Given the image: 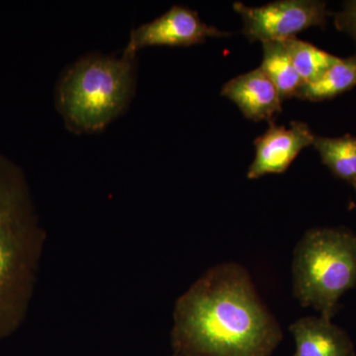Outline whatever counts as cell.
<instances>
[{
    "label": "cell",
    "instance_id": "cell-1",
    "mask_svg": "<svg viewBox=\"0 0 356 356\" xmlns=\"http://www.w3.org/2000/svg\"><path fill=\"white\" fill-rule=\"evenodd\" d=\"M178 323L184 343L201 356H270L282 339L250 274L236 264L208 273L181 304Z\"/></svg>",
    "mask_w": 356,
    "mask_h": 356
},
{
    "label": "cell",
    "instance_id": "cell-2",
    "mask_svg": "<svg viewBox=\"0 0 356 356\" xmlns=\"http://www.w3.org/2000/svg\"><path fill=\"white\" fill-rule=\"evenodd\" d=\"M136 83L137 55L89 53L63 72L56 106L72 132H98L127 109Z\"/></svg>",
    "mask_w": 356,
    "mask_h": 356
},
{
    "label": "cell",
    "instance_id": "cell-3",
    "mask_svg": "<svg viewBox=\"0 0 356 356\" xmlns=\"http://www.w3.org/2000/svg\"><path fill=\"white\" fill-rule=\"evenodd\" d=\"M293 293L303 307L332 320L344 293L356 287V236L343 229H312L295 248Z\"/></svg>",
    "mask_w": 356,
    "mask_h": 356
},
{
    "label": "cell",
    "instance_id": "cell-4",
    "mask_svg": "<svg viewBox=\"0 0 356 356\" xmlns=\"http://www.w3.org/2000/svg\"><path fill=\"white\" fill-rule=\"evenodd\" d=\"M25 218L17 170L0 156V323L13 307L24 270Z\"/></svg>",
    "mask_w": 356,
    "mask_h": 356
},
{
    "label": "cell",
    "instance_id": "cell-5",
    "mask_svg": "<svg viewBox=\"0 0 356 356\" xmlns=\"http://www.w3.org/2000/svg\"><path fill=\"white\" fill-rule=\"evenodd\" d=\"M243 22V32L252 42L284 41L312 27H325L330 16L325 1L281 0L262 6L234 3Z\"/></svg>",
    "mask_w": 356,
    "mask_h": 356
},
{
    "label": "cell",
    "instance_id": "cell-6",
    "mask_svg": "<svg viewBox=\"0 0 356 356\" xmlns=\"http://www.w3.org/2000/svg\"><path fill=\"white\" fill-rule=\"evenodd\" d=\"M214 26L206 24L196 11L181 6H173L170 10L151 22L134 28L130 33L124 53L137 55L147 46H192L206 39L229 36Z\"/></svg>",
    "mask_w": 356,
    "mask_h": 356
},
{
    "label": "cell",
    "instance_id": "cell-7",
    "mask_svg": "<svg viewBox=\"0 0 356 356\" xmlns=\"http://www.w3.org/2000/svg\"><path fill=\"white\" fill-rule=\"evenodd\" d=\"M315 138L304 122L292 121L289 128L269 122L266 132L254 140L255 156L248 168V179L286 172L304 149L313 146Z\"/></svg>",
    "mask_w": 356,
    "mask_h": 356
},
{
    "label": "cell",
    "instance_id": "cell-8",
    "mask_svg": "<svg viewBox=\"0 0 356 356\" xmlns=\"http://www.w3.org/2000/svg\"><path fill=\"white\" fill-rule=\"evenodd\" d=\"M221 95L235 103L243 116L254 122L275 120L282 112V98L261 67L231 79Z\"/></svg>",
    "mask_w": 356,
    "mask_h": 356
},
{
    "label": "cell",
    "instance_id": "cell-9",
    "mask_svg": "<svg viewBox=\"0 0 356 356\" xmlns=\"http://www.w3.org/2000/svg\"><path fill=\"white\" fill-rule=\"evenodd\" d=\"M289 330L296 344L294 356L355 355L348 334L322 316L300 318Z\"/></svg>",
    "mask_w": 356,
    "mask_h": 356
},
{
    "label": "cell",
    "instance_id": "cell-10",
    "mask_svg": "<svg viewBox=\"0 0 356 356\" xmlns=\"http://www.w3.org/2000/svg\"><path fill=\"white\" fill-rule=\"evenodd\" d=\"M261 69L277 88L282 100L297 98L304 83L283 42L262 43Z\"/></svg>",
    "mask_w": 356,
    "mask_h": 356
},
{
    "label": "cell",
    "instance_id": "cell-11",
    "mask_svg": "<svg viewBox=\"0 0 356 356\" xmlns=\"http://www.w3.org/2000/svg\"><path fill=\"white\" fill-rule=\"evenodd\" d=\"M356 86V56L341 58L332 65L322 76L304 84L298 99L318 102L332 99Z\"/></svg>",
    "mask_w": 356,
    "mask_h": 356
},
{
    "label": "cell",
    "instance_id": "cell-12",
    "mask_svg": "<svg viewBox=\"0 0 356 356\" xmlns=\"http://www.w3.org/2000/svg\"><path fill=\"white\" fill-rule=\"evenodd\" d=\"M314 147L334 177L348 182L356 192V137L339 138L316 136Z\"/></svg>",
    "mask_w": 356,
    "mask_h": 356
},
{
    "label": "cell",
    "instance_id": "cell-13",
    "mask_svg": "<svg viewBox=\"0 0 356 356\" xmlns=\"http://www.w3.org/2000/svg\"><path fill=\"white\" fill-rule=\"evenodd\" d=\"M282 42L304 84L317 81L339 60L337 56L297 37Z\"/></svg>",
    "mask_w": 356,
    "mask_h": 356
},
{
    "label": "cell",
    "instance_id": "cell-14",
    "mask_svg": "<svg viewBox=\"0 0 356 356\" xmlns=\"http://www.w3.org/2000/svg\"><path fill=\"white\" fill-rule=\"evenodd\" d=\"M334 22L339 31L348 33L356 43V0L344 4L343 10L334 16Z\"/></svg>",
    "mask_w": 356,
    "mask_h": 356
}]
</instances>
